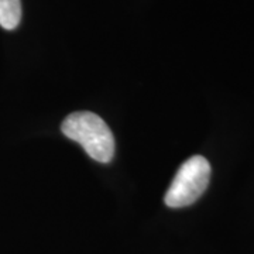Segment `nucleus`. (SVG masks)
<instances>
[{
    "label": "nucleus",
    "mask_w": 254,
    "mask_h": 254,
    "mask_svg": "<svg viewBox=\"0 0 254 254\" xmlns=\"http://www.w3.org/2000/svg\"><path fill=\"white\" fill-rule=\"evenodd\" d=\"M61 130L65 136L79 143L95 161L110 163L115 155V137L105 120L92 112H75L66 116Z\"/></svg>",
    "instance_id": "1"
},
{
    "label": "nucleus",
    "mask_w": 254,
    "mask_h": 254,
    "mask_svg": "<svg viewBox=\"0 0 254 254\" xmlns=\"http://www.w3.org/2000/svg\"><path fill=\"white\" fill-rule=\"evenodd\" d=\"M210 164L202 155H193L180 167L167 190L164 202L170 208L192 205L208 188Z\"/></svg>",
    "instance_id": "2"
},
{
    "label": "nucleus",
    "mask_w": 254,
    "mask_h": 254,
    "mask_svg": "<svg viewBox=\"0 0 254 254\" xmlns=\"http://www.w3.org/2000/svg\"><path fill=\"white\" fill-rule=\"evenodd\" d=\"M21 20V0H0V26L14 30Z\"/></svg>",
    "instance_id": "3"
}]
</instances>
